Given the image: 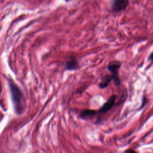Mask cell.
I'll return each instance as SVG.
<instances>
[{
	"mask_svg": "<svg viewBox=\"0 0 153 153\" xmlns=\"http://www.w3.org/2000/svg\"><path fill=\"white\" fill-rule=\"evenodd\" d=\"M127 0H114L111 2V8L114 12H120L124 10L128 5Z\"/></svg>",
	"mask_w": 153,
	"mask_h": 153,
	"instance_id": "3957f363",
	"label": "cell"
},
{
	"mask_svg": "<svg viewBox=\"0 0 153 153\" xmlns=\"http://www.w3.org/2000/svg\"><path fill=\"white\" fill-rule=\"evenodd\" d=\"M97 114V111L92 109H84L81 111L80 116L82 118H85L87 117H93Z\"/></svg>",
	"mask_w": 153,
	"mask_h": 153,
	"instance_id": "52a82bcc",
	"label": "cell"
},
{
	"mask_svg": "<svg viewBox=\"0 0 153 153\" xmlns=\"http://www.w3.org/2000/svg\"><path fill=\"white\" fill-rule=\"evenodd\" d=\"M79 67V63L76 59L73 57L70 60H68L65 63V69L67 71H75L78 69Z\"/></svg>",
	"mask_w": 153,
	"mask_h": 153,
	"instance_id": "5b68a950",
	"label": "cell"
},
{
	"mask_svg": "<svg viewBox=\"0 0 153 153\" xmlns=\"http://www.w3.org/2000/svg\"><path fill=\"white\" fill-rule=\"evenodd\" d=\"M11 99L14 105V111L17 115L23 112L25 109V98L19 86L11 79H8Z\"/></svg>",
	"mask_w": 153,
	"mask_h": 153,
	"instance_id": "6da1fadb",
	"label": "cell"
},
{
	"mask_svg": "<svg viewBox=\"0 0 153 153\" xmlns=\"http://www.w3.org/2000/svg\"><path fill=\"white\" fill-rule=\"evenodd\" d=\"M148 60L151 61H153V51L148 56Z\"/></svg>",
	"mask_w": 153,
	"mask_h": 153,
	"instance_id": "9c48e42d",
	"label": "cell"
},
{
	"mask_svg": "<svg viewBox=\"0 0 153 153\" xmlns=\"http://www.w3.org/2000/svg\"><path fill=\"white\" fill-rule=\"evenodd\" d=\"M117 99L116 95H112L105 102L103 105L99 108V109L97 111V114H105L108 112L109 110L111 109V108L113 107V106L115 104V100Z\"/></svg>",
	"mask_w": 153,
	"mask_h": 153,
	"instance_id": "277c9868",
	"label": "cell"
},
{
	"mask_svg": "<svg viewBox=\"0 0 153 153\" xmlns=\"http://www.w3.org/2000/svg\"><path fill=\"white\" fill-rule=\"evenodd\" d=\"M111 80H112V77L111 75H106L104 76H103L101 79V81L100 83L99 84V86L101 88H105L107 87L109 85V84L111 82Z\"/></svg>",
	"mask_w": 153,
	"mask_h": 153,
	"instance_id": "8992f818",
	"label": "cell"
},
{
	"mask_svg": "<svg viewBox=\"0 0 153 153\" xmlns=\"http://www.w3.org/2000/svg\"><path fill=\"white\" fill-rule=\"evenodd\" d=\"M121 63L118 60H111L110 61L108 65V69L111 72V76L112 77V80L114 81V84L115 85L118 86L121 84V81L119 78L118 75V70L121 68Z\"/></svg>",
	"mask_w": 153,
	"mask_h": 153,
	"instance_id": "7a4b0ae2",
	"label": "cell"
},
{
	"mask_svg": "<svg viewBox=\"0 0 153 153\" xmlns=\"http://www.w3.org/2000/svg\"><path fill=\"white\" fill-rule=\"evenodd\" d=\"M125 153H137L136 151H135L133 149H128L125 151Z\"/></svg>",
	"mask_w": 153,
	"mask_h": 153,
	"instance_id": "ba28073f",
	"label": "cell"
}]
</instances>
